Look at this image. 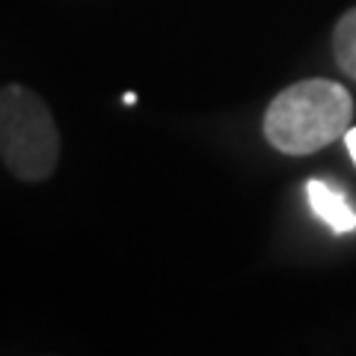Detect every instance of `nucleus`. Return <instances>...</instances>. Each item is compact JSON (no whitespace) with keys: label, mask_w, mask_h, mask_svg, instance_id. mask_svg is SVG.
I'll list each match as a JSON object with an SVG mask.
<instances>
[{"label":"nucleus","mask_w":356,"mask_h":356,"mask_svg":"<svg viewBox=\"0 0 356 356\" xmlns=\"http://www.w3.org/2000/svg\"><path fill=\"white\" fill-rule=\"evenodd\" d=\"M353 122V98L336 81H297L270 102L264 113V137L282 154H315L344 137Z\"/></svg>","instance_id":"1"},{"label":"nucleus","mask_w":356,"mask_h":356,"mask_svg":"<svg viewBox=\"0 0 356 356\" xmlns=\"http://www.w3.org/2000/svg\"><path fill=\"white\" fill-rule=\"evenodd\" d=\"M0 161L21 181H44L60 163V131L48 104L21 83L0 89Z\"/></svg>","instance_id":"2"},{"label":"nucleus","mask_w":356,"mask_h":356,"mask_svg":"<svg viewBox=\"0 0 356 356\" xmlns=\"http://www.w3.org/2000/svg\"><path fill=\"white\" fill-rule=\"evenodd\" d=\"M306 196H309L312 211H315L332 232L344 235V232L356 229V211L350 208V202L344 199V193L339 191V187L321 181V178H312V181L306 184Z\"/></svg>","instance_id":"3"},{"label":"nucleus","mask_w":356,"mask_h":356,"mask_svg":"<svg viewBox=\"0 0 356 356\" xmlns=\"http://www.w3.org/2000/svg\"><path fill=\"white\" fill-rule=\"evenodd\" d=\"M332 54L339 69L356 83V6L348 9L332 30Z\"/></svg>","instance_id":"4"},{"label":"nucleus","mask_w":356,"mask_h":356,"mask_svg":"<svg viewBox=\"0 0 356 356\" xmlns=\"http://www.w3.org/2000/svg\"><path fill=\"white\" fill-rule=\"evenodd\" d=\"M344 146H348V152H350V158H353V163H356V125L353 128H348L344 131Z\"/></svg>","instance_id":"5"}]
</instances>
